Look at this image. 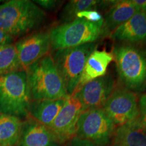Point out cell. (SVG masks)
Instances as JSON below:
<instances>
[{
    "label": "cell",
    "mask_w": 146,
    "mask_h": 146,
    "mask_svg": "<svg viewBox=\"0 0 146 146\" xmlns=\"http://www.w3.org/2000/svg\"><path fill=\"white\" fill-rule=\"evenodd\" d=\"M43 9L29 0H10L0 3V29L14 39L30 34L44 23Z\"/></svg>",
    "instance_id": "obj_1"
},
{
    "label": "cell",
    "mask_w": 146,
    "mask_h": 146,
    "mask_svg": "<svg viewBox=\"0 0 146 146\" xmlns=\"http://www.w3.org/2000/svg\"><path fill=\"white\" fill-rule=\"evenodd\" d=\"M25 70L32 101L64 99L68 96L51 55H46Z\"/></svg>",
    "instance_id": "obj_2"
},
{
    "label": "cell",
    "mask_w": 146,
    "mask_h": 146,
    "mask_svg": "<svg viewBox=\"0 0 146 146\" xmlns=\"http://www.w3.org/2000/svg\"><path fill=\"white\" fill-rule=\"evenodd\" d=\"M123 87L133 92L146 89V51L139 46L118 43L112 51Z\"/></svg>",
    "instance_id": "obj_3"
},
{
    "label": "cell",
    "mask_w": 146,
    "mask_h": 146,
    "mask_svg": "<svg viewBox=\"0 0 146 146\" xmlns=\"http://www.w3.org/2000/svg\"><path fill=\"white\" fill-rule=\"evenodd\" d=\"M31 102L26 70L0 76V114L26 117Z\"/></svg>",
    "instance_id": "obj_4"
},
{
    "label": "cell",
    "mask_w": 146,
    "mask_h": 146,
    "mask_svg": "<svg viewBox=\"0 0 146 146\" xmlns=\"http://www.w3.org/2000/svg\"><path fill=\"white\" fill-rule=\"evenodd\" d=\"M103 23L76 18L53 27L49 31L51 48L56 51L95 43L101 36Z\"/></svg>",
    "instance_id": "obj_5"
},
{
    "label": "cell",
    "mask_w": 146,
    "mask_h": 146,
    "mask_svg": "<svg viewBox=\"0 0 146 146\" xmlns=\"http://www.w3.org/2000/svg\"><path fill=\"white\" fill-rule=\"evenodd\" d=\"M97 43H87L54 51L52 58L68 96L75 92L87 60L96 50Z\"/></svg>",
    "instance_id": "obj_6"
},
{
    "label": "cell",
    "mask_w": 146,
    "mask_h": 146,
    "mask_svg": "<svg viewBox=\"0 0 146 146\" xmlns=\"http://www.w3.org/2000/svg\"><path fill=\"white\" fill-rule=\"evenodd\" d=\"M115 127L102 108L87 110L78 119L76 136L102 146L111 139Z\"/></svg>",
    "instance_id": "obj_7"
},
{
    "label": "cell",
    "mask_w": 146,
    "mask_h": 146,
    "mask_svg": "<svg viewBox=\"0 0 146 146\" xmlns=\"http://www.w3.org/2000/svg\"><path fill=\"white\" fill-rule=\"evenodd\" d=\"M102 109L117 127L139 118L136 93L124 87L114 89Z\"/></svg>",
    "instance_id": "obj_8"
},
{
    "label": "cell",
    "mask_w": 146,
    "mask_h": 146,
    "mask_svg": "<svg viewBox=\"0 0 146 146\" xmlns=\"http://www.w3.org/2000/svg\"><path fill=\"white\" fill-rule=\"evenodd\" d=\"M86 110L82 102L74 96H68L61 110L48 128L58 143L76 136V127L81 115Z\"/></svg>",
    "instance_id": "obj_9"
},
{
    "label": "cell",
    "mask_w": 146,
    "mask_h": 146,
    "mask_svg": "<svg viewBox=\"0 0 146 146\" xmlns=\"http://www.w3.org/2000/svg\"><path fill=\"white\" fill-rule=\"evenodd\" d=\"M18 58L24 70L49 54L51 41L49 31L32 33L14 42Z\"/></svg>",
    "instance_id": "obj_10"
},
{
    "label": "cell",
    "mask_w": 146,
    "mask_h": 146,
    "mask_svg": "<svg viewBox=\"0 0 146 146\" xmlns=\"http://www.w3.org/2000/svg\"><path fill=\"white\" fill-rule=\"evenodd\" d=\"M116 89L115 81L110 74L88 82L73 94L87 110L102 108Z\"/></svg>",
    "instance_id": "obj_11"
},
{
    "label": "cell",
    "mask_w": 146,
    "mask_h": 146,
    "mask_svg": "<svg viewBox=\"0 0 146 146\" xmlns=\"http://www.w3.org/2000/svg\"><path fill=\"white\" fill-rule=\"evenodd\" d=\"M114 41L139 46L146 45V13L140 10L110 35Z\"/></svg>",
    "instance_id": "obj_12"
},
{
    "label": "cell",
    "mask_w": 146,
    "mask_h": 146,
    "mask_svg": "<svg viewBox=\"0 0 146 146\" xmlns=\"http://www.w3.org/2000/svg\"><path fill=\"white\" fill-rule=\"evenodd\" d=\"M110 7L108 11L102 25V37L110 36L118 27L122 25L139 12L133 0L110 1Z\"/></svg>",
    "instance_id": "obj_13"
},
{
    "label": "cell",
    "mask_w": 146,
    "mask_h": 146,
    "mask_svg": "<svg viewBox=\"0 0 146 146\" xmlns=\"http://www.w3.org/2000/svg\"><path fill=\"white\" fill-rule=\"evenodd\" d=\"M112 61H114V56L112 52L94 50L87 60L76 91L88 82L104 76Z\"/></svg>",
    "instance_id": "obj_14"
},
{
    "label": "cell",
    "mask_w": 146,
    "mask_h": 146,
    "mask_svg": "<svg viewBox=\"0 0 146 146\" xmlns=\"http://www.w3.org/2000/svg\"><path fill=\"white\" fill-rule=\"evenodd\" d=\"M111 146H146V130L139 118L115 129Z\"/></svg>",
    "instance_id": "obj_15"
},
{
    "label": "cell",
    "mask_w": 146,
    "mask_h": 146,
    "mask_svg": "<svg viewBox=\"0 0 146 146\" xmlns=\"http://www.w3.org/2000/svg\"><path fill=\"white\" fill-rule=\"evenodd\" d=\"M21 146H58V141L48 127L34 120L23 123Z\"/></svg>",
    "instance_id": "obj_16"
},
{
    "label": "cell",
    "mask_w": 146,
    "mask_h": 146,
    "mask_svg": "<svg viewBox=\"0 0 146 146\" xmlns=\"http://www.w3.org/2000/svg\"><path fill=\"white\" fill-rule=\"evenodd\" d=\"M65 101L66 98L32 101L29 115L31 116L34 120L49 127L61 110Z\"/></svg>",
    "instance_id": "obj_17"
},
{
    "label": "cell",
    "mask_w": 146,
    "mask_h": 146,
    "mask_svg": "<svg viewBox=\"0 0 146 146\" xmlns=\"http://www.w3.org/2000/svg\"><path fill=\"white\" fill-rule=\"evenodd\" d=\"M23 123L17 116L0 114V146H16L20 143Z\"/></svg>",
    "instance_id": "obj_18"
},
{
    "label": "cell",
    "mask_w": 146,
    "mask_h": 146,
    "mask_svg": "<svg viewBox=\"0 0 146 146\" xmlns=\"http://www.w3.org/2000/svg\"><path fill=\"white\" fill-rule=\"evenodd\" d=\"M24 70L14 44L0 45V76Z\"/></svg>",
    "instance_id": "obj_19"
},
{
    "label": "cell",
    "mask_w": 146,
    "mask_h": 146,
    "mask_svg": "<svg viewBox=\"0 0 146 146\" xmlns=\"http://www.w3.org/2000/svg\"><path fill=\"white\" fill-rule=\"evenodd\" d=\"M102 5V1L97 0H72L68 1L64 7L60 15L62 23H70L76 19V14L85 10L98 9Z\"/></svg>",
    "instance_id": "obj_20"
},
{
    "label": "cell",
    "mask_w": 146,
    "mask_h": 146,
    "mask_svg": "<svg viewBox=\"0 0 146 146\" xmlns=\"http://www.w3.org/2000/svg\"><path fill=\"white\" fill-rule=\"evenodd\" d=\"M76 18L86 20L91 23H99L104 21V18L100 12L95 10H85L79 12L76 14Z\"/></svg>",
    "instance_id": "obj_21"
},
{
    "label": "cell",
    "mask_w": 146,
    "mask_h": 146,
    "mask_svg": "<svg viewBox=\"0 0 146 146\" xmlns=\"http://www.w3.org/2000/svg\"><path fill=\"white\" fill-rule=\"evenodd\" d=\"M139 119L146 130V94H142L139 99Z\"/></svg>",
    "instance_id": "obj_22"
},
{
    "label": "cell",
    "mask_w": 146,
    "mask_h": 146,
    "mask_svg": "<svg viewBox=\"0 0 146 146\" xmlns=\"http://www.w3.org/2000/svg\"><path fill=\"white\" fill-rule=\"evenodd\" d=\"M36 5H39L44 10L52 11L54 10L57 8L58 5L60 4V1H56V0H35L33 1Z\"/></svg>",
    "instance_id": "obj_23"
},
{
    "label": "cell",
    "mask_w": 146,
    "mask_h": 146,
    "mask_svg": "<svg viewBox=\"0 0 146 146\" xmlns=\"http://www.w3.org/2000/svg\"><path fill=\"white\" fill-rule=\"evenodd\" d=\"M69 146H100L97 144L75 136L70 140Z\"/></svg>",
    "instance_id": "obj_24"
},
{
    "label": "cell",
    "mask_w": 146,
    "mask_h": 146,
    "mask_svg": "<svg viewBox=\"0 0 146 146\" xmlns=\"http://www.w3.org/2000/svg\"><path fill=\"white\" fill-rule=\"evenodd\" d=\"M15 39L12 36L9 35L0 29V45L13 44Z\"/></svg>",
    "instance_id": "obj_25"
},
{
    "label": "cell",
    "mask_w": 146,
    "mask_h": 146,
    "mask_svg": "<svg viewBox=\"0 0 146 146\" xmlns=\"http://www.w3.org/2000/svg\"><path fill=\"white\" fill-rule=\"evenodd\" d=\"M133 1L140 10L146 13V0H133Z\"/></svg>",
    "instance_id": "obj_26"
},
{
    "label": "cell",
    "mask_w": 146,
    "mask_h": 146,
    "mask_svg": "<svg viewBox=\"0 0 146 146\" xmlns=\"http://www.w3.org/2000/svg\"><path fill=\"white\" fill-rule=\"evenodd\" d=\"M1 1H0V3H1Z\"/></svg>",
    "instance_id": "obj_27"
}]
</instances>
